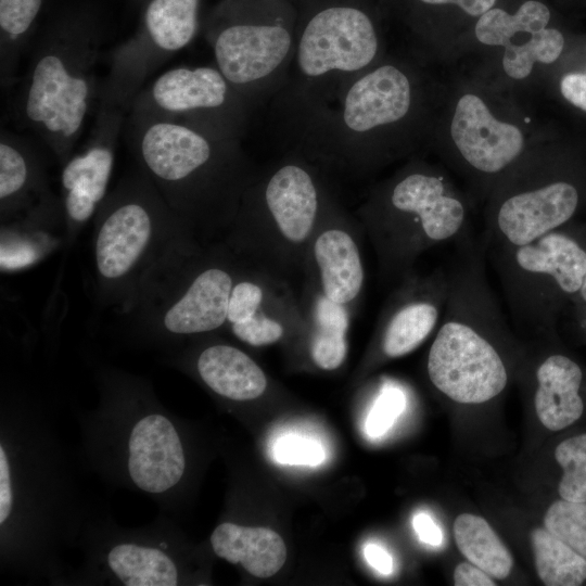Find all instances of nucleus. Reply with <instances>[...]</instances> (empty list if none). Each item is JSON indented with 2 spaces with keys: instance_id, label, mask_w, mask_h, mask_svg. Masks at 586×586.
<instances>
[{
  "instance_id": "1",
  "label": "nucleus",
  "mask_w": 586,
  "mask_h": 586,
  "mask_svg": "<svg viewBox=\"0 0 586 586\" xmlns=\"http://www.w3.org/2000/svg\"><path fill=\"white\" fill-rule=\"evenodd\" d=\"M441 91L422 67L386 54L327 94L270 107L293 150L319 171H375L429 143Z\"/></svg>"
},
{
  "instance_id": "2",
  "label": "nucleus",
  "mask_w": 586,
  "mask_h": 586,
  "mask_svg": "<svg viewBox=\"0 0 586 586\" xmlns=\"http://www.w3.org/2000/svg\"><path fill=\"white\" fill-rule=\"evenodd\" d=\"M100 5L59 4L37 33L15 102V119L63 165L74 153L98 102L95 69L104 40Z\"/></svg>"
},
{
  "instance_id": "3",
  "label": "nucleus",
  "mask_w": 586,
  "mask_h": 586,
  "mask_svg": "<svg viewBox=\"0 0 586 586\" xmlns=\"http://www.w3.org/2000/svg\"><path fill=\"white\" fill-rule=\"evenodd\" d=\"M127 126L137 166L196 237L232 226L255 177L241 140L136 114Z\"/></svg>"
},
{
  "instance_id": "4",
  "label": "nucleus",
  "mask_w": 586,
  "mask_h": 586,
  "mask_svg": "<svg viewBox=\"0 0 586 586\" xmlns=\"http://www.w3.org/2000/svg\"><path fill=\"white\" fill-rule=\"evenodd\" d=\"M198 241L137 166L107 193L94 215L97 304L125 314L161 270Z\"/></svg>"
},
{
  "instance_id": "5",
  "label": "nucleus",
  "mask_w": 586,
  "mask_h": 586,
  "mask_svg": "<svg viewBox=\"0 0 586 586\" xmlns=\"http://www.w3.org/2000/svg\"><path fill=\"white\" fill-rule=\"evenodd\" d=\"M448 271L446 305L428 355V375L445 396L482 404L498 396L509 373L497 345L508 332L504 314L485 275L483 256L472 242Z\"/></svg>"
},
{
  "instance_id": "6",
  "label": "nucleus",
  "mask_w": 586,
  "mask_h": 586,
  "mask_svg": "<svg viewBox=\"0 0 586 586\" xmlns=\"http://www.w3.org/2000/svg\"><path fill=\"white\" fill-rule=\"evenodd\" d=\"M471 206L445 168L411 156L372 188L358 216L383 276L403 280L425 251L468 241Z\"/></svg>"
},
{
  "instance_id": "7",
  "label": "nucleus",
  "mask_w": 586,
  "mask_h": 586,
  "mask_svg": "<svg viewBox=\"0 0 586 586\" xmlns=\"http://www.w3.org/2000/svg\"><path fill=\"white\" fill-rule=\"evenodd\" d=\"M286 80L270 100L289 105L332 91L387 53L382 0H302Z\"/></svg>"
},
{
  "instance_id": "8",
  "label": "nucleus",
  "mask_w": 586,
  "mask_h": 586,
  "mask_svg": "<svg viewBox=\"0 0 586 586\" xmlns=\"http://www.w3.org/2000/svg\"><path fill=\"white\" fill-rule=\"evenodd\" d=\"M293 0H218L202 29L215 65L253 109L284 85L295 50Z\"/></svg>"
},
{
  "instance_id": "9",
  "label": "nucleus",
  "mask_w": 586,
  "mask_h": 586,
  "mask_svg": "<svg viewBox=\"0 0 586 586\" xmlns=\"http://www.w3.org/2000/svg\"><path fill=\"white\" fill-rule=\"evenodd\" d=\"M230 258L199 242L181 251L123 314L131 329L142 339L170 344L221 328L237 278Z\"/></svg>"
},
{
  "instance_id": "10",
  "label": "nucleus",
  "mask_w": 586,
  "mask_h": 586,
  "mask_svg": "<svg viewBox=\"0 0 586 586\" xmlns=\"http://www.w3.org/2000/svg\"><path fill=\"white\" fill-rule=\"evenodd\" d=\"M508 106L494 91L464 84L442 102L429 140L484 199L538 143Z\"/></svg>"
},
{
  "instance_id": "11",
  "label": "nucleus",
  "mask_w": 586,
  "mask_h": 586,
  "mask_svg": "<svg viewBox=\"0 0 586 586\" xmlns=\"http://www.w3.org/2000/svg\"><path fill=\"white\" fill-rule=\"evenodd\" d=\"M124 412L117 429V464L127 484L142 493L168 497L187 471V451L169 412L157 405L143 382L106 372L101 378Z\"/></svg>"
},
{
  "instance_id": "12",
  "label": "nucleus",
  "mask_w": 586,
  "mask_h": 586,
  "mask_svg": "<svg viewBox=\"0 0 586 586\" xmlns=\"http://www.w3.org/2000/svg\"><path fill=\"white\" fill-rule=\"evenodd\" d=\"M577 187L553 171L548 153L533 146L486 198L493 247L520 246L564 226L579 204Z\"/></svg>"
},
{
  "instance_id": "13",
  "label": "nucleus",
  "mask_w": 586,
  "mask_h": 586,
  "mask_svg": "<svg viewBox=\"0 0 586 586\" xmlns=\"http://www.w3.org/2000/svg\"><path fill=\"white\" fill-rule=\"evenodd\" d=\"M494 249L513 321L537 330L549 327L560 301L583 284L586 250L561 227L520 246Z\"/></svg>"
},
{
  "instance_id": "14",
  "label": "nucleus",
  "mask_w": 586,
  "mask_h": 586,
  "mask_svg": "<svg viewBox=\"0 0 586 586\" xmlns=\"http://www.w3.org/2000/svg\"><path fill=\"white\" fill-rule=\"evenodd\" d=\"M254 109L214 66H179L161 74L132 100L129 114L187 125L220 139L244 137Z\"/></svg>"
},
{
  "instance_id": "15",
  "label": "nucleus",
  "mask_w": 586,
  "mask_h": 586,
  "mask_svg": "<svg viewBox=\"0 0 586 586\" xmlns=\"http://www.w3.org/2000/svg\"><path fill=\"white\" fill-rule=\"evenodd\" d=\"M206 0H146L136 34L111 58L98 103L128 111L143 81L171 54L189 46L202 29Z\"/></svg>"
},
{
  "instance_id": "16",
  "label": "nucleus",
  "mask_w": 586,
  "mask_h": 586,
  "mask_svg": "<svg viewBox=\"0 0 586 586\" xmlns=\"http://www.w3.org/2000/svg\"><path fill=\"white\" fill-rule=\"evenodd\" d=\"M330 196L320 171L304 156L289 150L264 176L255 175L233 224L267 220L282 240L302 245L322 218Z\"/></svg>"
},
{
  "instance_id": "17",
  "label": "nucleus",
  "mask_w": 586,
  "mask_h": 586,
  "mask_svg": "<svg viewBox=\"0 0 586 586\" xmlns=\"http://www.w3.org/2000/svg\"><path fill=\"white\" fill-rule=\"evenodd\" d=\"M125 112L119 106L99 103L87 143L62 165L61 202L66 244L75 241L109 193L116 143L126 120Z\"/></svg>"
},
{
  "instance_id": "18",
  "label": "nucleus",
  "mask_w": 586,
  "mask_h": 586,
  "mask_svg": "<svg viewBox=\"0 0 586 586\" xmlns=\"http://www.w3.org/2000/svg\"><path fill=\"white\" fill-rule=\"evenodd\" d=\"M385 309L380 347L387 358L405 356L420 346L438 327L446 305L448 272L410 273Z\"/></svg>"
},
{
  "instance_id": "19",
  "label": "nucleus",
  "mask_w": 586,
  "mask_h": 586,
  "mask_svg": "<svg viewBox=\"0 0 586 586\" xmlns=\"http://www.w3.org/2000/svg\"><path fill=\"white\" fill-rule=\"evenodd\" d=\"M51 193L43 155L27 138L9 130L0 136L1 224L12 220Z\"/></svg>"
},
{
  "instance_id": "20",
  "label": "nucleus",
  "mask_w": 586,
  "mask_h": 586,
  "mask_svg": "<svg viewBox=\"0 0 586 586\" xmlns=\"http://www.w3.org/2000/svg\"><path fill=\"white\" fill-rule=\"evenodd\" d=\"M382 3L387 13L403 21L422 49L432 54H444L448 13L472 29L480 16L502 4L500 0H382Z\"/></svg>"
},
{
  "instance_id": "21",
  "label": "nucleus",
  "mask_w": 586,
  "mask_h": 586,
  "mask_svg": "<svg viewBox=\"0 0 586 586\" xmlns=\"http://www.w3.org/2000/svg\"><path fill=\"white\" fill-rule=\"evenodd\" d=\"M61 227L64 228L62 202L52 192L21 216L3 222L2 269L13 270L37 262L55 243L48 232Z\"/></svg>"
},
{
  "instance_id": "22",
  "label": "nucleus",
  "mask_w": 586,
  "mask_h": 586,
  "mask_svg": "<svg viewBox=\"0 0 586 586\" xmlns=\"http://www.w3.org/2000/svg\"><path fill=\"white\" fill-rule=\"evenodd\" d=\"M534 405L542 424L560 431L574 423L583 413L578 394L582 383L579 366L561 354H553L538 365Z\"/></svg>"
},
{
  "instance_id": "23",
  "label": "nucleus",
  "mask_w": 586,
  "mask_h": 586,
  "mask_svg": "<svg viewBox=\"0 0 586 586\" xmlns=\"http://www.w3.org/2000/svg\"><path fill=\"white\" fill-rule=\"evenodd\" d=\"M313 253L322 294L342 305L354 301L365 279L360 252L354 238L345 229L329 226L316 237Z\"/></svg>"
},
{
  "instance_id": "24",
  "label": "nucleus",
  "mask_w": 586,
  "mask_h": 586,
  "mask_svg": "<svg viewBox=\"0 0 586 586\" xmlns=\"http://www.w3.org/2000/svg\"><path fill=\"white\" fill-rule=\"evenodd\" d=\"M103 564L126 586H176L178 564L165 543L148 538H119L103 553Z\"/></svg>"
},
{
  "instance_id": "25",
  "label": "nucleus",
  "mask_w": 586,
  "mask_h": 586,
  "mask_svg": "<svg viewBox=\"0 0 586 586\" xmlns=\"http://www.w3.org/2000/svg\"><path fill=\"white\" fill-rule=\"evenodd\" d=\"M195 371L215 394L235 402L259 397L267 387L260 367L235 346L217 343L196 356Z\"/></svg>"
},
{
  "instance_id": "26",
  "label": "nucleus",
  "mask_w": 586,
  "mask_h": 586,
  "mask_svg": "<svg viewBox=\"0 0 586 586\" xmlns=\"http://www.w3.org/2000/svg\"><path fill=\"white\" fill-rule=\"evenodd\" d=\"M211 544L219 558L241 564L246 572L259 578L276 574L286 559L282 537L267 527L224 522L213 531Z\"/></svg>"
},
{
  "instance_id": "27",
  "label": "nucleus",
  "mask_w": 586,
  "mask_h": 586,
  "mask_svg": "<svg viewBox=\"0 0 586 586\" xmlns=\"http://www.w3.org/2000/svg\"><path fill=\"white\" fill-rule=\"evenodd\" d=\"M551 11L542 0H522L515 8L497 5L473 25L472 38L486 48L504 47L550 26Z\"/></svg>"
},
{
  "instance_id": "28",
  "label": "nucleus",
  "mask_w": 586,
  "mask_h": 586,
  "mask_svg": "<svg viewBox=\"0 0 586 586\" xmlns=\"http://www.w3.org/2000/svg\"><path fill=\"white\" fill-rule=\"evenodd\" d=\"M48 0H0V76L3 87L16 81L20 62L38 33Z\"/></svg>"
},
{
  "instance_id": "29",
  "label": "nucleus",
  "mask_w": 586,
  "mask_h": 586,
  "mask_svg": "<svg viewBox=\"0 0 586 586\" xmlns=\"http://www.w3.org/2000/svg\"><path fill=\"white\" fill-rule=\"evenodd\" d=\"M454 537L468 561L492 577L506 578L512 569V557L488 522L482 517L461 513L454 522Z\"/></svg>"
},
{
  "instance_id": "30",
  "label": "nucleus",
  "mask_w": 586,
  "mask_h": 586,
  "mask_svg": "<svg viewBox=\"0 0 586 586\" xmlns=\"http://www.w3.org/2000/svg\"><path fill=\"white\" fill-rule=\"evenodd\" d=\"M564 46L561 30L548 26L500 49V68L509 81H526L538 65L553 64L561 56Z\"/></svg>"
},
{
  "instance_id": "31",
  "label": "nucleus",
  "mask_w": 586,
  "mask_h": 586,
  "mask_svg": "<svg viewBox=\"0 0 586 586\" xmlns=\"http://www.w3.org/2000/svg\"><path fill=\"white\" fill-rule=\"evenodd\" d=\"M535 566L547 586H577L586 579V559L547 528L531 533Z\"/></svg>"
},
{
  "instance_id": "32",
  "label": "nucleus",
  "mask_w": 586,
  "mask_h": 586,
  "mask_svg": "<svg viewBox=\"0 0 586 586\" xmlns=\"http://www.w3.org/2000/svg\"><path fill=\"white\" fill-rule=\"evenodd\" d=\"M315 334L311 342V357L323 370L339 368L347 352L346 331L348 314L342 304L319 295L314 311Z\"/></svg>"
},
{
  "instance_id": "33",
  "label": "nucleus",
  "mask_w": 586,
  "mask_h": 586,
  "mask_svg": "<svg viewBox=\"0 0 586 586\" xmlns=\"http://www.w3.org/2000/svg\"><path fill=\"white\" fill-rule=\"evenodd\" d=\"M555 458L563 470L558 487L561 498L586 502V434L561 442L555 450Z\"/></svg>"
},
{
  "instance_id": "34",
  "label": "nucleus",
  "mask_w": 586,
  "mask_h": 586,
  "mask_svg": "<svg viewBox=\"0 0 586 586\" xmlns=\"http://www.w3.org/2000/svg\"><path fill=\"white\" fill-rule=\"evenodd\" d=\"M544 525L586 559V502L555 501L546 511Z\"/></svg>"
},
{
  "instance_id": "35",
  "label": "nucleus",
  "mask_w": 586,
  "mask_h": 586,
  "mask_svg": "<svg viewBox=\"0 0 586 586\" xmlns=\"http://www.w3.org/2000/svg\"><path fill=\"white\" fill-rule=\"evenodd\" d=\"M406 405L404 393L396 387H385L372 406L367 420L366 431L371 437L384 435L394 424Z\"/></svg>"
},
{
  "instance_id": "36",
  "label": "nucleus",
  "mask_w": 586,
  "mask_h": 586,
  "mask_svg": "<svg viewBox=\"0 0 586 586\" xmlns=\"http://www.w3.org/2000/svg\"><path fill=\"white\" fill-rule=\"evenodd\" d=\"M263 301L262 286L251 279H238L237 275L229 298L227 323L232 326L254 317L260 310Z\"/></svg>"
},
{
  "instance_id": "37",
  "label": "nucleus",
  "mask_w": 586,
  "mask_h": 586,
  "mask_svg": "<svg viewBox=\"0 0 586 586\" xmlns=\"http://www.w3.org/2000/svg\"><path fill=\"white\" fill-rule=\"evenodd\" d=\"M273 457L286 464L318 466L326 456L321 445L316 441L288 435L277 441Z\"/></svg>"
},
{
  "instance_id": "38",
  "label": "nucleus",
  "mask_w": 586,
  "mask_h": 586,
  "mask_svg": "<svg viewBox=\"0 0 586 586\" xmlns=\"http://www.w3.org/2000/svg\"><path fill=\"white\" fill-rule=\"evenodd\" d=\"M232 334L252 346H264L278 342L283 335L282 324L259 310L254 317L230 326Z\"/></svg>"
},
{
  "instance_id": "39",
  "label": "nucleus",
  "mask_w": 586,
  "mask_h": 586,
  "mask_svg": "<svg viewBox=\"0 0 586 586\" xmlns=\"http://www.w3.org/2000/svg\"><path fill=\"white\" fill-rule=\"evenodd\" d=\"M559 88L562 97L569 103L586 112V72L563 75Z\"/></svg>"
},
{
  "instance_id": "40",
  "label": "nucleus",
  "mask_w": 586,
  "mask_h": 586,
  "mask_svg": "<svg viewBox=\"0 0 586 586\" xmlns=\"http://www.w3.org/2000/svg\"><path fill=\"white\" fill-rule=\"evenodd\" d=\"M454 584L456 586L496 585L491 575L470 561L457 564L454 571Z\"/></svg>"
},
{
  "instance_id": "41",
  "label": "nucleus",
  "mask_w": 586,
  "mask_h": 586,
  "mask_svg": "<svg viewBox=\"0 0 586 586\" xmlns=\"http://www.w3.org/2000/svg\"><path fill=\"white\" fill-rule=\"evenodd\" d=\"M413 528L421 542L430 546H441L444 540L443 532L432 517L419 512L413 517Z\"/></svg>"
},
{
  "instance_id": "42",
  "label": "nucleus",
  "mask_w": 586,
  "mask_h": 586,
  "mask_svg": "<svg viewBox=\"0 0 586 586\" xmlns=\"http://www.w3.org/2000/svg\"><path fill=\"white\" fill-rule=\"evenodd\" d=\"M367 562L379 573L387 575L393 571V559L391 555L377 544H368L364 548Z\"/></svg>"
},
{
  "instance_id": "43",
  "label": "nucleus",
  "mask_w": 586,
  "mask_h": 586,
  "mask_svg": "<svg viewBox=\"0 0 586 586\" xmlns=\"http://www.w3.org/2000/svg\"><path fill=\"white\" fill-rule=\"evenodd\" d=\"M581 297V300L586 303V273H585V277H584V281H583V284L577 293Z\"/></svg>"
},
{
  "instance_id": "44",
  "label": "nucleus",
  "mask_w": 586,
  "mask_h": 586,
  "mask_svg": "<svg viewBox=\"0 0 586 586\" xmlns=\"http://www.w3.org/2000/svg\"><path fill=\"white\" fill-rule=\"evenodd\" d=\"M138 1H140V2L144 3V2L146 1V0H138Z\"/></svg>"
},
{
  "instance_id": "45",
  "label": "nucleus",
  "mask_w": 586,
  "mask_h": 586,
  "mask_svg": "<svg viewBox=\"0 0 586 586\" xmlns=\"http://www.w3.org/2000/svg\"><path fill=\"white\" fill-rule=\"evenodd\" d=\"M293 1L298 2V1H302V0H293Z\"/></svg>"
}]
</instances>
